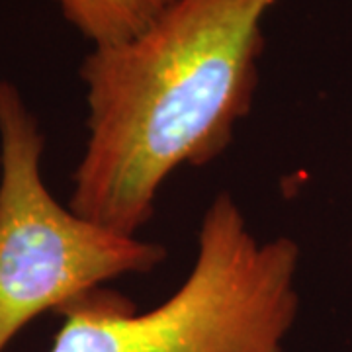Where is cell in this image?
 Segmentation results:
<instances>
[{
    "instance_id": "2",
    "label": "cell",
    "mask_w": 352,
    "mask_h": 352,
    "mask_svg": "<svg viewBox=\"0 0 352 352\" xmlns=\"http://www.w3.org/2000/svg\"><path fill=\"white\" fill-rule=\"evenodd\" d=\"M300 247L261 241L235 198L217 194L201 217L196 261L149 311L96 288L63 305L50 352H282L300 298Z\"/></svg>"
},
{
    "instance_id": "1",
    "label": "cell",
    "mask_w": 352,
    "mask_h": 352,
    "mask_svg": "<svg viewBox=\"0 0 352 352\" xmlns=\"http://www.w3.org/2000/svg\"><path fill=\"white\" fill-rule=\"evenodd\" d=\"M278 0H176L135 38L80 65L88 138L69 208L138 237L166 178L204 166L251 113L263 22Z\"/></svg>"
},
{
    "instance_id": "5",
    "label": "cell",
    "mask_w": 352,
    "mask_h": 352,
    "mask_svg": "<svg viewBox=\"0 0 352 352\" xmlns=\"http://www.w3.org/2000/svg\"><path fill=\"white\" fill-rule=\"evenodd\" d=\"M0 176H2V149H0Z\"/></svg>"
},
{
    "instance_id": "4",
    "label": "cell",
    "mask_w": 352,
    "mask_h": 352,
    "mask_svg": "<svg viewBox=\"0 0 352 352\" xmlns=\"http://www.w3.org/2000/svg\"><path fill=\"white\" fill-rule=\"evenodd\" d=\"M176 0H55L65 20L94 43L116 45L139 36Z\"/></svg>"
},
{
    "instance_id": "3",
    "label": "cell",
    "mask_w": 352,
    "mask_h": 352,
    "mask_svg": "<svg viewBox=\"0 0 352 352\" xmlns=\"http://www.w3.org/2000/svg\"><path fill=\"white\" fill-rule=\"evenodd\" d=\"M0 352L45 311L166 258L159 243L116 233L53 198L41 176L45 139L20 90L0 80Z\"/></svg>"
}]
</instances>
